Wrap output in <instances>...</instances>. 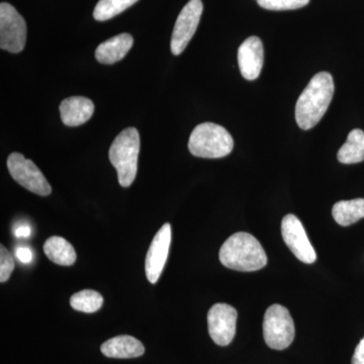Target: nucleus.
Returning <instances> with one entry per match:
<instances>
[{
	"label": "nucleus",
	"instance_id": "nucleus-1",
	"mask_svg": "<svg viewBox=\"0 0 364 364\" xmlns=\"http://www.w3.org/2000/svg\"><path fill=\"white\" fill-rule=\"evenodd\" d=\"M331 74L320 72L311 79L296 105V121L303 130L313 129L321 121L334 95Z\"/></svg>",
	"mask_w": 364,
	"mask_h": 364
},
{
	"label": "nucleus",
	"instance_id": "nucleus-2",
	"mask_svg": "<svg viewBox=\"0 0 364 364\" xmlns=\"http://www.w3.org/2000/svg\"><path fill=\"white\" fill-rule=\"evenodd\" d=\"M219 257L225 267L237 272H256L267 264V253L259 241L245 232L229 237L220 249Z\"/></svg>",
	"mask_w": 364,
	"mask_h": 364
},
{
	"label": "nucleus",
	"instance_id": "nucleus-3",
	"mask_svg": "<svg viewBox=\"0 0 364 364\" xmlns=\"http://www.w3.org/2000/svg\"><path fill=\"white\" fill-rule=\"evenodd\" d=\"M140 153V135L135 128H127L114 139L109 151V161L116 168L119 182L129 188L135 181Z\"/></svg>",
	"mask_w": 364,
	"mask_h": 364
},
{
	"label": "nucleus",
	"instance_id": "nucleus-4",
	"mask_svg": "<svg viewBox=\"0 0 364 364\" xmlns=\"http://www.w3.org/2000/svg\"><path fill=\"white\" fill-rule=\"evenodd\" d=\"M234 148L231 134L220 124H198L191 134L188 149L196 157L215 159L229 155Z\"/></svg>",
	"mask_w": 364,
	"mask_h": 364
},
{
	"label": "nucleus",
	"instance_id": "nucleus-5",
	"mask_svg": "<svg viewBox=\"0 0 364 364\" xmlns=\"http://www.w3.org/2000/svg\"><path fill=\"white\" fill-rule=\"evenodd\" d=\"M294 324L289 310L284 306L272 305L263 318V337L270 348L284 350L294 339Z\"/></svg>",
	"mask_w": 364,
	"mask_h": 364
},
{
	"label": "nucleus",
	"instance_id": "nucleus-6",
	"mask_svg": "<svg viewBox=\"0 0 364 364\" xmlns=\"http://www.w3.org/2000/svg\"><path fill=\"white\" fill-rule=\"evenodd\" d=\"M7 168L11 177L21 186L41 196L52 193V188L42 171L21 153H11L7 158Z\"/></svg>",
	"mask_w": 364,
	"mask_h": 364
},
{
	"label": "nucleus",
	"instance_id": "nucleus-7",
	"mask_svg": "<svg viewBox=\"0 0 364 364\" xmlns=\"http://www.w3.org/2000/svg\"><path fill=\"white\" fill-rule=\"evenodd\" d=\"M26 42V23L11 4H0V48L14 54L23 51Z\"/></svg>",
	"mask_w": 364,
	"mask_h": 364
},
{
	"label": "nucleus",
	"instance_id": "nucleus-8",
	"mask_svg": "<svg viewBox=\"0 0 364 364\" xmlns=\"http://www.w3.org/2000/svg\"><path fill=\"white\" fill-rule=\"evenodd\" d=\"M203 11L202 0H189L188 4L182 9L172 33V54L178 56L186 50L196 32Z\"/></svg>",
	"mask_w": 364,
	"mask_h": 364
},
{
	"label": "nucleus",
	"instance_id": "nucleus-9",
	"mask_svg": "<svg viewBox=\"0 0 364 364\" xmlns=\"http://www.w3.org/2000/svg\"><path fill=\"white\" fill-rule=\"evenodd\" d=\"M282 234L284 243L299 261L306 264L315 262L317 254L298 217L289 214L282 219Z\"/></svg>",
	"mask_w": 364,
	"mask_h": 364
},
{
	"label": "nucleus",
	"instance_id": "nucleus-10",
	"mask_svg": "<svg viewBox=\"0 0 364 364\" xmlns=\"http://www.w3.org/2000/svg\"><path fill=\"white\" fill-rule=\"evenodd\" d=\"M238 313L227 304H215L208 314V327L210 338L220 346H227L236 334Z\"/></svg>",
	"mask_w": 364,
	"mask_h": 364
},
{
	"label": "nucleus",
	"instance_id": "nucleus-11",
	"mask_svg": "<svg viewBox=\"0 0 364 364\" xmlns=\"http://www.w3.org/2000/svg\"><path fill=\"white\" fill-rule=\"evenodd\" d=\"M170 243H171V226L166 223L155 235L146 256V277L151 284H156L160 279L168 257Z\"/></svg>",
	"mask_w": 364,
	"mask_h": 364
},
{
	"label": "nucleus",
	"instance_id": "nucleus-12",
	"mask_svg": "<svg viewBox=\"0 0 364 364\" xmlns=\"http://www.w3.org/2000/svg\"><path fill=\"white\" fill-rule=\"evenodd\" d=\"M264 61V49L258 37H250L242 43L238 50V63L242 76L247 80L259 77Z\"/></svg>",
	"mask_w": 364,
	"mask_h": 364
},
{
	"label": "nucleus",
	"instance_id": "nucleus-13",
	"mask_svg": "<svg viewBox=\"0 0 364 364\" xmlns=\"http://www.w3.org/2000/svg\"><path fill=\"white\" fill-rule=\"evenodd\" d=\"M95 112L92 100L85 97L65 98L60 105L62 122L68 127H78L85 124Z\"/></svg>",
	"mask_w": 364,
	"mask_h": 364
},
{
	"label": "nucleus",
	"instance_id": "nucleus-14",
	"mask_svg": "<svg viewBox=\"0 0 364 364\" xmlns=\"http://www.w3.org/2000/svg\"><path fill=\"white\" fill-rule=\"evenodd\" d=\"M133 45L134 39L130 33H121L98 46L95 58L100 63L112 65L124 59Z\"/></svg>",
	"mask_w": 364,
	"mask_h": 364
},
{
	"label": "nucleus",
	"instance_id": "nucleus-15",
	"mask_svg": "<svg viewBox=\"0 0 364 364\" xmlns=\"http://www.w3.org/2000/svg\"><path fill=\"white\" fill-rule=\"evenodd\" d=\"M100 350L109 358H135L143 355L145 347L135 337L121 335L105 341Z\"/></svg>",
	"mask_w": 364,
	"mask_h": 364
},
{
	"label": "nucleus",
	"instance_id": "nucleus-16",
	"mask_svg": "<svg viewBox=\"0 0 364 364\" xmlns=\"http://www.w3.org/2000/svg\"><path fill=\"white\" fill-rule=\"evenodd\" d=\"M44 252L52 262L62 267H71L77 257L73 246L66 239L59 236L50 237L45 242Z\"/></svg>",
	"mask_w": 364,
	"mask_h": 364
},
{
	"label": "nucleus",
	"instance_id": "nucleus-17",
	"mask_svg": "<svg viewBox=\"0 0 364 364\" xmlns=\"http://www.w3.org/2000/svg\"><path fill=\"white\" fill-rule=\"evenodd\" d=\"M332 215L340 226L347 227L364 218V200L355 198L335 203Z\"/></svg>",
	"mask_w": 364,
	"mask_h": 364
},
{
	"label": "nucleus",
	"instance_id": "nucleus-18",
	"mask_svg": "<svg viewBox=\"0 0 364 364\" xmlns=\"http://www.w3.org/2000/svg\"><path fill=\"white\" fill-rule=\"evenodd\" d=\"M339 162L355 164L364 161V132L355 129L347 136V141L337 154Z\"/></svg>",
	"mask_w": 364,
	"mask_h": 364
},
{
	"label": "nucleus",
	"instance_id": "nucleus-19",
	"mask_svg": "<svg viewBox=\"0 0 364 364\" xmlns=\"http://www.w3.org/2000/svg\"><path fill=\"white\" fill-rule=\"evenodd\" d=\"M104 304L102 294L91 289L78 291L70 299V305L74 310L83 313H95L100 310Z\"/></svg>",
	"mask_w": 364,
	"mask_h": 364
},
{
	"label": "nucleus",
	"instance_id": "nucleus-20",
	"mask_svg": "<svg viewBox=\"0 0 364 364\" xmlns=\"http://www.w3.org/2000/svg\"><path fill=\"white\" fill-rule=\"evenodd\" d=\"M136 1L138 0H100L93 11V18L98 21L111 20Z\"/></svg>",
	"mask_w": 364,
	"mask_h": 364
},
{
	"label": "nucleus",
	"instance_id": "nucleus-21",
	"mask_svg": "<svg viewBox=\"0 0 364 364\" xmlns=\"http://www.w3.org/2000/svg\"><path fill=\"white\" fill-rule=\"evenodd\" d=\"M309 2L310 0H257V4L268 11H291L301 9Z\"/></svg>",
	"mask_w": 364,
	"mask_h": 364
},
{
	"label": "nucleus",
	"instance_id": "nucleus-22",
	"mask_svg": "<svg viewBox=\"0 0 364 364\" xmlns=\"http://www.w3.org/2000/svg\"><path fill=\"white\" fill-rule=\"evenodd\" d=\"M14 269L13 256L4 245L0 246V282L9 280Z\"/></svg>",
	"mask_w": 364,
	"mask_h": 364
},
{
	"label": "nucleus",
	"instance_id": "nucleus-23",
	"mask_svg": "<svg viewBox=\"0 0 364 364\" xmlns=\"http://www.w3.org/2000/svg\"><path fill=\"white\" fill-rule=\"evenodd\" d=\"M351 364H364V337L356 346Z\"/></svg>",
	"mask_w": 364,
	"mask_h": 364
},
{
	"label": "nucleus",
	"instance_id": "nucleus-24",
	"mask_svg": "<svg viewBox=\"0 0 364 364\" xmlns=\"http://www.w3.org/2000/svg\"><path fill=\"white\" fill-rule=\"evenodd\" d=\"M16 257L23 263H30L33 260V253L28 248L18 247L16 249Z\"/></svg>",
	"mask_w": 364,
	"mask_h": 364
},
{
	"label": "nucleus",
	"instance_id": "nucleus-25",
	"mask_svg": "<svg viewBox=\"0 0 364 364\" xmlns=\"http://www.w3.org/2000/svg\"><path fill=\"white\" fill-rule=\"evenodd\" d=\"M31 233H32V231H31V228L28 226L18 227L16 231H14V235L18 238H28V237H30Z\"/></svg>",
	"mask_w": 364,
	"mask_h": 364
}]
</instances>
